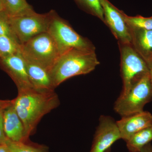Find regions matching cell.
Wrapping results in <instances>:
<instances>
[{"label": "cell", "instance_id": "obj_12", "mask_svg": "<svg viewBox=\"0 0 152 152\" xmlns=\"http://www.w3.org/2000/svg\"><path fill=\"white\" fill-rule=\"evenodd\" d=\"M4 129L6 137L12 141L26 142L28 140L23 124L15 108L12 100L4 110Z\"/></svg>", "mask_w": 152, "mask_h": 152}, {"label": "cell", "instance_id": "obj_18", "mask_svg": "<svg viewBox=\"0 0 152 152\" xmlns=\"http://www.w3.org/2000/svg\"><path fill=\"white\" fill-rule=\"evenodd\" d=\"M6 144L11 152H49L47 147L29 145L26 142H13L8 139Z\"/></svg>", "mask_w": 152, "mask_h": 152}, {"label": "cell", "instance_id": "obj_20", "mask_svg": "<svg viewBox=\"0 0 152 152\" xmlns=\"http://www.w3.org/2000/svg\"><path fill=\"white\" fill-rule=\"evenodd\" d=\"M124 16L126 23L129 27L152 30V16L149 18L141 15L129 16L124 12Z\"/></svg>", "mask_w": 152, "mask_h": 152}, {"label": "cell", "instance_id": "obj_9", "mask_svg": "<svg viewBox=\"0 0 152 152\" xmlns=\"http://www.w3.org/2000/svg\"><path fill=\"white\" fill-rule=\"evenodd\" d=\"M104 11V23L110 29L118 43L131 44L129 29L120 10L108 0H100Z\"/></svg>", "mask_w": 152, "mask_h": 152}, {"label": "cell", "instance_id": "obj_14", "mask_svg": "<svg viewBox=\"0 0 152 152\" xmlns=\"http://www.w3.org/2000/svg\"><path fill=\"white\" fill-rule=\"evenodd\" d=\"M128 27L131 45L148 65L152 59V30Z\"/></svg>", "mask_w": 152, "mask_h": 152}, {"label": "cell", "instance_id": "obj_7", "mask_svg": "<svg viewBox=\"0 0 152 152\" xmlns=\"http://www.w3.org/2000/svg\"><path fill=\"white\" fill-rule=\"evenodd\" d=\"M50 20L49 12L40 14L34 11L19 15H9L11 29L20 45L38 34L47 32Z\"/></svg>", "mask_w": 152, "mask_h": 152}, {"label": "cell", "instance_id": "obj_6", "mask_svg": "<svg viewBox=\"0 0 152 152\" xmlns=\"http://www.w3.org/2000/svg\"><path fill=\"white\" fill-rule=\"evenodd\" d=\"M118 43L121 55V72L123 81L121 95L128 92L142 77L149 74L148 65L131 44Z\"/></svg>", "mask_w": 152, "mask_h": 152}, {"label": "cell", "instance_id": "obj_23", "mask_svg": "<svg viewBox=\"0 0 152 152\" xmlns=\"http://www.w3.org/2000/svg\"><path fill=\"white\" fill-rule=\"evenodd\" d=\"M140 152H152V145L151 143L144 146Z\"/></svg>", "mask_w": 152, "mask_h": 152}, {"label": "cell", "instance_id": "obj_17", "mask_svg": "<svg viewBox=\"0 0 152 152\" xmlns=\"http://www.w3.org/2000/svg\"><path fill=\"white\" fill-rule=\"evenodd\" d=\"M7 12L11 16L28 13L34 11L26 0H5Z\"/></svg>", "mask_w": 152, "mask_h": 152}, {"label": "cell", "instance_id": "obj_21", "mask_svg": "<svg viewBox=\"0 0 152 152\" xmlns=\"http://www.w3.org/2000/svg\"><path fill=\"white\" fill-rule=\"evenodd\" d=\"M0 35L9 36L19 43L18 39L11 29L9 23V15L7 12H0Z\"/></svg>", "mask_w": 152, "mask_h": 152}, {"label": "cell", "instance_id": "obj_5", "mask_svg": "<svg viewBox=\"0 0 152 152\" xmlns=\"http://www.w3.org/2000/svg\"><path fill=\"white\" fill-rule=\"evenodd\" d=\"M152 100V84L149 74L133 85L128 92L120 95L115 102V111L121 117L144 111V107Z\"/></svg>", "mask_w": 152, "mask_h": 152}, {"label": "cell", "instance_id": "obj_11", "mask_svg": "<svg viewBox=\"0 0 152 152\" xmlns=\"http://www.w3.org/2000/svg\"><path fill=\"white\" fill-rule=\"evenodd\" d=\"M116 122L121 138L127 142L136 133L152 124V115L149 112L143 111L122 117L121 119Z\"/></svg>", "mask_w": 152, "mask_h": 152}, {"label": "cell", "instance_id": "obj_1", "mask_svg": "<svg viewBox=\"0 0 152 152\" xmlns=\"http://www.w3.org/2000/svg\"><path fill=\"white\" fill-rule=\"evenodd\" d=\"M18 93L17 97L12 100L13 104L23 124L28 140L42 118L56 108L60 101L55 91H40L31 88Z\"/></svg>", "mask_w": 152, "mask_h": 152}, {"label": "cell", "instance_id": "obj_22", "mask_svg": "<svg viewBox=\"0 0 152 152\" xmlns=\"http://www.w3.org/2000/svg\"><path fill=\"white\" fill-rule=\"evenodd\" d=\"M7 107L0 106V146L6 144L8 140L5 134L4 129V110Z\"/></svg>", "mask_w": 152, "mask_h": 152}, {"label": "cell", "instance_id": "obj_13", "mask_svg": "<svg viewBox=\"0 0 152 152\" xmlns=\"http://www.w3.org/2000/svg\"><path fill=\"white\" fill-rule=\"evenodd\" d=\"M24 61L29 80L33 88L40 91H55L56 88L50 72L37 64L25 59Z\"/></svg>", "mask_w": 152, "mask_h": 152}, {"label": "cell", "instance_id": "obj_15", "mask_svg": "<svg viewBox=\"0 0 152 152\" xmlns=\"http://www.w3.org/2000/svg\"><path fill=\"white\" fill-rule=\"evenodd\" d=\"M152 141V124L136 133L126 142L130 152H140L144 146Z\"/></svg>", "mask_w": 152, "mask_h": 152}, {"label": "cell", "instance_id": "obj_24", "mask_svg": "<svg viewBox=\"0 0 152 152\" xmlns=\"http://www.w3.org/2000/svg\"><path fill=\"white\" fill-rule=\"evenodd\" d=\"M7 12V5L5 0H0V12Z\"/></svg>", "mask_w": 152, "mask_h": 152}, {"label": "cell", "instance_id": "obj_4", "mask_svg": "<svg viewBox=\"0 0 152 152\" xmlns=\"http://www.w3.org/2000/svg\"><path fill=\"white\" fill-rule=\"evenodd\" d=\"M20 51L25 60L49 72L60 56L54 40L48 32L38 34L21 44Z\"/></svg>", "mask_w": 152, "mask_h": 152}, {"label": "cell", "instance_id": "obj_27", "mask_svg": "<svg viewBox=\"0 0 152 152\" xmlns=\"http://www.w3.org/2000/svg\"><path fill=\"white\" fill-rule=\"evenodd\" d=\"M148 68L149 69V72L150 78H151V81L152 84V59L149 63L148 64Z\"/></svg>", "mask_w": 152, "mask_h": 152}, {"label": "cell", "instance_id": "obj_28", "mask_svg": "<svg viewBox=\"0 0 152 152\" xmlns=\"http://www.w3.org/2000/svg\"><path fill=\"white\" fill-rule=\"evenodd\" d=\"M105 152H111V148L109 149L108 150H107V151H106Z\"/></svg>", "mask_w": 152, "mask_h": 152}, {"label": "cell", "instance_id": "obj_10", "mask_svg": "<svg viewBox=\"0 0 152 152\" xmlns=\"http://www.w3.org/2000/svg\"><path fill=\"white\" fill-rule=\"evenodd\" d=\"M0 67L12 78L18 91L33 88L29 80L24 59L20 52L0 57Z\"/></svg>", "mask_w": 152, "mask_h": 152}, {"label": "cell", "instance_id": "obj_2", "mask_svg": "<svg viewBox=\"0 0 152 152\" xmlns=\"http://www.w3.org/2000/svg\"><path fill=\"white\" fill-rule=\"evenodd\" d=\"M99 64L95 51L73 49L60 55L50 73L56 88L72 77L90 73Z\"/></svg>", "mask_w": 152, "mask_h": 152}, {"label": "cell", "instance_id": "obj_29", "mask_svg": "<svg viewBox=\"0 0 152 152\" xmlns=\"http://www.w3.org/2000/svg\"><path fill=\"white\" fill-rule=\"evenodd\" d=\"M74 1H76V0H74Z\"/></svg>", "mask_w": 152, "mask_h": 152}, {"label": "cell", "instance_id": "obj_16", "mask_svg": "<svg viewBox=\"0 0 152 152\" xmlns=\"http://www.w3.org/2000/svg\"><path fill=\"white\" fill-rule=\"evenodd\" d=\"M75 2L80 8L104 23V11L100 0H76Z\"/></svg>", "mask_w": 152, "mask_h": 152}, {"label": "cell", "instance_id": "obj_3", "mask_svg": "<svg viewBox=\"0 0 152 152\" xmlns=\"http://www.w3.org/2000/svg\"><path fill=\"white\" fill-rule=\"evenodd\" d=\"M50 15L48 31L56 45L60 55L73 49L95 51L94 45L88 39L80 35L67 21L54 10Z\"/></svg>", "mask_w": 152, "mask_h": 152}, {"label": "cell", "instance_id": "obj_8", "mask_svg": "<svg viewBox=\"0 0 152 152\" xmlns=\"http://www.w3.org/2000/svg\"><path fill=\"white\" fill-rule=\"evenodd\" d=\"M121 139L116 122L110 116L101 115L90 152H105Z\"/></svg>", "mask_w": 152, "mask_h": 152}, {"label": "cell", "instance_id": "obj_25", "mask_svg": "<svg viewBox=\"0 0 152 152\" xmlns=\"http://www.w3.org/2000/svg\"><path fill=\"white\" fill-rule=\"evenodd\" d=\"M12 102V100H0V106L2 107H7Z\"/></svg>", "mask_w": 152, "mask_h": 152}, {"label": "cell", "instance_id": "obj_19", "mask_svg": "<svg viewBox=\"0 0 152 152\" xmlns=\"http://www.w3.org/2000/svg\"><path fill=\"white\" fill-rule=\"evenodd\" d=\"M20 45L9 36L0 35V57L16 53L20 51Z\"/></svg>", "mask_w": 152, "mask_h": 152}, {"label": "cell", "instance_id": "obj_26", "mask_svg": "<svg viewBox=\"0 0 152 152\" xmlns=\"http://www.w3.org/2000/svg\"><path fill=\"white\" fill-rule=\"evenodd\" d=\"M0 152H11L6 144L0 146Z\"/></svg>", "mask_w": 152, "mask_h": 152}]
</instances>
